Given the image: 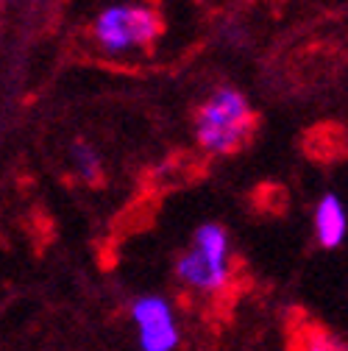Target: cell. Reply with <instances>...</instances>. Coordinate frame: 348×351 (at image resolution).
<instances>
[{"label": "cell", "instance_id": "obj_2", "mask_svg": "<svg viewBox=\"0 0 348 351\" xmlns=\"http://www.w3.org/2000/svg\"><path fill=\"white\" fill-rule=\"evenodd\" d=\"M253 120L248 98L234 86H221L195 112V140L212 156H229L248 143Z\"/></svg>", "mask_w": 348, "mask_h": 351}, {"label": "cell", "instance_id": "obj_7", "mask_svg": "<svg viewBox=\"0 0 348 351\" xmlns=\"http://www.w3.org/2000/svg\"><path fill=\"white\" fill-rule=\"evenodd\" d=\"M73 167H75V173L81 176V179L90 182V184H95L101 179V156L92 145H86V143L73 145Z\"/></svg>", "mask_w": 348, "mask_h": 351}, {"label": "cell", "instance_id": "obj_4", "mask_svg": "<svg viewBox=\"0 0 348 351\" xmlns=\"http://www.w3.org/2000/svg\"><path fill=\"white\" fill-rule=\"evenodd\" d=\"M132 321L142 351H176L182 343L179 321L167 298L140 295L132 304Z\"/></svg>", "mask_w": 348, "mask_h": 351}, {"label": "cell", "instance_id": "obj_5", "mask_svg": "<svg viewBox=\"0 0 348 351\" xmlns=\"http://www.w3.org/2000/svg\"><path fill=\"white\" fill-rule=\"evenodd\" d=\"M284 351H348V340L303 310L284 318Z\"/></svg>", "mask_w": 348, "mask_h": 351}, {"label": "cell", "instance_id": "obj_6", "mask_svg": "<svg viewBox=\"0 0 348 351\" xmlns=\"http://www.w3.org/2000/svg\"><path fill=\"white\" fill-rule=\"evenodd\" d=\"M312 223H315V237L323 248H337L345 234H348V212L345 204L326 193L318 204H315V215H312Z\"/></svg>", "mask_w": 348, "mask_h": 351}, {"label": "cell", "instance_id": "obj_3", "mask_svg": "<svg viewBox=\"0 0 348 351\" xmlns=\"http://www.w3.org/2000/svg\"><path fill=\"white\" fill-rule=\"evenodd\" d=\"M162 23L153 9L137 6V3H114L103 9L95 17L92 34L101 51L112 56L132 53L137 48H148L151 42L159 36Z\"/></svg>", "mask_w": 348, "mask_h": 351}, {"label": "cell", "instance_id": "obj_1", "mask_svg": "<svg viewBox=\"0 0 348 351\" xmlns=\"http://www.w3.org/2000/svg\"><path fill=\"white\" fill-rule=\"evenodd\" d=\"M176 279L190 298L209 306H226L234 290V254L232 237L221 223H201L190 248L176 262Z\"/></svg>", "mask_w": 348, "mask_h": 351}]
</instances>
